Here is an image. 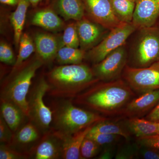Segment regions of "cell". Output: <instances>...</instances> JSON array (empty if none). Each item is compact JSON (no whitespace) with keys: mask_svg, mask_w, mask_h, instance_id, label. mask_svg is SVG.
<instances>
[{"mask_svg":"<svg viewBox=\"0 0 159 159\" xmlns=\"http://www.w3.org/2000/svg\"><path fill=\"white\" fill-rule=\"evenodd\" d=\"M49 93L57 97H76L99 81L93 70L84 65H63L49 74Z\"/></svg>","mask_w":159,"mask_h":159,"instance_id":"7a4b0ae2","label":"cell"},{"mask_svg":"<svg viewBox=\"0 0 159 159\" xmlns=\"http://www.w3.org/2000/svg\"><path fill=\"white\" fill-rule=\"evenodd\" d=\"M9 128L5 120L1 116L0 118V142L1 144L11 145L13 141L14 134Z\"/></svg>","mask_w":159,"mask_h":159,"instance_id":"1f68e13d","label":"cell"},{"mask_svg":"<svg viewBox=\"0 0 159 159\" xmlns=\"http://www.w3.org/2000/svg\"><path fill=\"white\" fill-rule=\"evenodd\" d=\"M107 120L94 124L91 131L117 135L123 137L127 141L130 139V133L126 125H123L118 122H109Z\"/></svg>","mask_w":159,"mask_h":159,"instance_id":"7402d4cb","label":"cell"},{"mask_svg":"<svg viewBox=\"0 0 159 159\" xmlns=\"http://www.w3.org/2000/svg\"><path fill=\"white\" fill-rule=\"evenodd\" d=\"M52 112L54 127L53 131L61 135L72 134L107 120L97 113L77 107L68 101L54 106Z\"/></svg>","mask_w":159,"mask_h":159,"instance_id":"3957f363","label":"cell"},{"mask_svg":"<svg viewBox=\"0 0 159 159\" xmlns=\"http://www.w3.org/2000/svg\"><path fill=\"white\" fill-rule=\"evenodd\" d=\"M138 154V157L143 159H159V151L155 148L139 145Z\"/></svg>","mask_w":159,"mask_h":159,"instance_id":"e575fe53","label":"cell"},{"mask_svg":"<svg viewBox=\"0 0 159 159\" xmlns=\"http://www.w3.org/2000/svg\"><path fill=\"white\" fill-rule=\"evenodd\" d=\"M135 94L128 84L121 79L94 84L76 96L80 105L107 115H121Z\"/></svg>","mask_w":159,"mask_h":159,"instance_id":"6da1fadb","label":"cell"},{"mask_svg":"<svg viewBox=\"0 0 159 159\" xmlns=\"http://www.w3.org/2000/svg\"><path fill=\"white\" fill-rule=\"evenodd\" d=\"M43 1L44 0H29L30 3L33 7H36Z\"/></svg>","mask_w":159,"mask_h":159,"instance_id":"f35d334b","label":"cell"},{"mask_svg":"<svg viewBox=\"0 0 159 159\" xmlns=\"http://www.w3.org/2000/svg\"><path fill=\"white\" fill-rule=\"evenodd\" d=\"M50 85L43 78L39 81L31 91L28 100L29 119L43 133L48 132L53 121V112L45 104L43 97L48 92Z\"/></svg>","mask_w":159,"mask_h":159,"instance_id":"5b68a950","label":"cell"},{"mask_svg":"<svg viewBox=\"0 0 159 159\" xmlns=\"http://www.w3.org/2000/svg\"><path fill=\"white\" fill-rule=\"evenodd\" d=\"M114 148L110 145H107V147L104 148L101 153L99 154L98 159H111L114 156Z\"/></svg>","mask_w":159,"mask_h":159,"instance_id":"d590c367","label":"cell"},{"mask_svg":"<svg viewBox=\"0 0 159 159\" xmlns=\"http://www.w3.org/2000/svg\"><path fill=\"white\" fill-rule=\"evenodd\" d=\"M45 136L36 146L31 151L30 157L35 159H56L61 157L60 139L52 131Z\"/></svg>","mask_w":159,"mask_h":159,"instance_id":"5bb4252c","label":"cell"},{"mask_svg":"<svg viewBox=\"0 0 159 159\" xmlns=\"http://www.w3.org/2000/svg\"><path fill=\"white\" fill-rule=\"evenodd\" d=\"M71 48H78L80 40L76 24L68 25L64 31L62 38V45Z\"/></svg>","mask_w":159,"mask_h":159,"instance_id":"4316f807","label":"cell"},{"mask_svg":"<svg viewBox=\"0 0 159 159\" xmlns=\"http://www.w3.org/2000/svg\"><path fill=\"white\" fill-rule=\"evenodd\" d=\"M19 51L11 74L16 72L34 51V47L31 38L26 33L22 34L19 43Z\"/></svg>","mask_w":159,"mask_h":159,"instance_id":"484cf974","label":"cell"},{"mask_svg":"<svg viewBox=\"0 0 159 159\" xmlns=\"http://www.w3.org/2000/svg\"><path fill=\"white\" fill-rule=\"evenodd\" d=\"M139 145H129L122 146L119 148L115 156L117 159H131L138 157Z\"/></svg>","mask_w":159,"mask_h":159,"instance_id":"4dcf8cb0","label":"cell"},{"mask_svg":"<svg viewBox=\"0 0 159 159\" xmlns=\"http://www.w3.org/2000/svg\"><path fill=\"white\" fill-rule=\"evenodd\" d=\"M30 4L29 0H19L16 9L11 13L10 20L14 30V41L16 48L19 46L27 10Z\"/></svg>","mask_w":159,"mask_h":159,"instance_id":"44dd1931","label":"cell"},{"mask_svg":"<svg viewBox=\"0 0 159 159\" xmlns=\"http://www.w3.org/2000/svg\"><path fill=\"white\" fill-rule=\"evenodd\" d=\"M56 56L58 62L63 65L78 64L82 62L85 53L82 49L63 46L60 48Z\"/></svg>","mask_w":159,"mask_h":159,"instance_id":"cb8c5ba5","label":"cell"},{"mask_svg":"<svg viewBox=\"0 0 159 159\" xmlns=\"http://www.w3.org/2000/svg\"><path fill=\"white\" fill-rule=\"evenodd\" d=\"M142 30L135 60L139 67H145L159 61V28L153 26Z\"/></svg>","mask_w":159,"mask_h":159,"instance_id":"ba28073f","label":"cell"},{"mask_svg":"<svg viewBox=\"0 0 159 159\" xmlns=\"http://www.w3.org/2000/svg\"><path fill=\"white\" fill-rule=\"evenodd\" d=\"M94 125L70 135H61L52 130L61 142L62 158L80 159V148L82 142Z\"/></svg>","mask_w":159,"mask_h":159,"instance_id":"4fadbf2b","label":"cell"},{"mask_svg":"<svg viewBox=\"0 0 159 159\" xmlns=\"http://www.w3.org/2000/svg\"><path fill=\"white\" fill-rule=\"evenodd\" d=\"M1 116L13 132L20 128L25 114L13 102L1 98Z\"/></svg>","mask_w":159,"mask_h":159,"instance_id":"e0dca14e","label":"cell"},{"mask_svg":"<svg viewBox=\"0 0 159 159\" xmlns=\"http://www.w3.org/2000/svg\"><path fill=\"white\" fill-rule=\"evenodd\" d=\"M0 61L8 64L14 65L16 62L13 51L6 43L1 42L0 44Z\"/></svg>","mask_w":159,"mask_h":159,"instance_id":"d6a6232c","label":"cell"},{"mask_svg":"<svg viewBox=\"0 0 159 159\" xmlns=\"http://www.w3.org/2000/svg\"><path fill=\"white\" fill-rule=\"evenodd\" d=\"M1 3L10 6H16L19 0H0Z\"/></svg>","mask_w":159,"mask_h":159,"instance_id":"74e56055","label":"cell"},{"mask_svg":"<svg viewBox=\"0 0 159 159\" xmlns=\"http://www.w3.org/2000/svg\"><path fill=\"white\" fill-rule=\"evenodd\" d=\"M16 132L11 145L14 142L21 145H29L36 142L39 138V129L31 121L19 129Z\"/></svg>","mask_w":159,"mask_h":159,"instance_id":"603a6c76","label":"cell"},{"mask_svg":"<svg viewBox=\"0 0 159 159\" xmlns=\"http://www.w3.org/2000/svg\"><path fill=\"white\" fill-rule=\"evenodd\" d=\"M85 10L97 24L111 30L121 22L114 12L110 0H82Z\"/></svg>","mask_w":159,"mask_h":159,"instance_id":"30bf717a","label":"cell"},{"mask_svg":"<svg viewBox=\"0 0 159 159\" xmlns=\"http://www.w3.org/2000/svg\"><path fill=\"white\" fill-rule=\"evenodd\" d=\"M128 1H131V2H134L136 3L138 0H128Z\"/></svg>","mask_w":159,"mask_h":159,"instance_id":"60d3db41","label":"cell"},{"mask_svg":"<svg viewBox=\"0 0 159 159\" xmlns=\"http://www.w3.org/2000/svg\"><path fill=\"white\" fill-rule=\"evenodd\" d=\"M114 12L122 23H132L136 3L128 0H110Z\"/></svg>","mask_w":159,"mask_h":159,"instance_id":"d4e9b609","label":"cell"},{"mask_svg":"<svg viewBox=\"0 0 159 159\" xmlns=\"http://www.w3.org/2000/svg\"><path fill=\"white\" fill-rule=\"evenodd\" d=\"M76 26L79 36L80 46L81 49L84 51L93 45L102 34L100 25L92 22L84 17L77 21Z\"/></svg>","mask_w":159,"mask_h":159,"instance_id":"9a60e30c","label":"cell"},{"mask_svg":"<svg viewBox=\"0 0 159 159\" xmlns=\"http://www.w3.org/2000/svg\"><path fill=\"white\" fill-rule=\"evenodd\" d=\"M43 64L42 60L36 58L24 66H22L13 73L15 75L1 90V98L17 106L28 118L29 111L27 95L32 80Z\"/></svg>","mask_w":159,"mask_h":159,"instance_id":"277c9868","label":"cell"},{"mask_svg":"<svg viewBox=\"0 0 159 159\" xmlns=\"http://www.w3.org/2000/svg\"><path fill=\"white\" fill-rule=\"evenodd\" d=\"M159 17V0H138L132 23L136 29L154 26Z\"/></svg>","mask_w":159,"mask_h":159,"instance_id":"8fae6325","label":"cell"},{"mask_svg":"<svg viewBox=\"0 0 159 159\" xmlns=\"http://www.w3.org/2000/svg\"><path fill=\"white\" fill-rule=\"evenodd\" d=\"M127 54L124 45L110 53L94 66L95 76L103 81L116 80L126 66Z\"/></svg>","mask_w":159,"mask_h":159,"instance_id":"9c48e42d","label":"cell"},{"mask_svg":"<svg viewBox=\"0 0 159 159\" xmlns=\"http://www.w3.org/2000/svg\"><path fill=\"white\" fill-rule=\"evenodd\" d=\"M31 23L34 25L50 31H58L62 29L64 23L52 9H46L35 12Z\"/></svg>","mask_w":159,"mask_h":159,"instance_id":"ac0fdd59","label":"cell"},{"mask_svg":"<svg viewBox=\"0 0 159 159\" xmlns=\"http://www.w3.org/2000/svg\"><path fill=\"white\" fill-rule=\"evenodd\" d=\"M125 125L130 133L137 138L155 134L157 131V122L139 117L129 118L125 121Z\"/></svg>","mask_w":159,"mask_h":159,"instance_id":"ffe728a7","label":"cell"},{"mask_svg":"<svg viewBox=\"0 0 159 159\" xmlns=\"http://www.w3.org/2000/svg\"><path fill=\"white\" fill-rule=\"evenodd\" d=\"M100 145L92 139L86 138L80 148V159H89L97 155L100 150Z\"/></svg>","mask_w":159,"mask_h":159,"instance_id":"83f0119b","label":"cell"},{"mask_svg":"<svg viewBox=\"0 0 159 159\" xmlns=\"http://www.w3.org/2000/svg\"><path fill=\"white\" fill-rule=\"evenodd\" d=\"M136 29L132 23H121L111 29L107 36L89 52V59L96 64L100 62L111 52L124 45Z\"/></svg>","mask_w":159,"mask_h":159,"instance_id":"8992f818","label":"cell"},{"mask_svg":"<svg viewBox=\"0 0 159 159\" xmlns=\"http://www.w3.org/2000/svg\"><path fill=\"white\" fill-rule=\"evenodd\" d=\"M146 119L155 122H159V102L156 106L148 114Z\"/></svg>","mask_w":159,"mask_h":159,"instance_id":"8d00e7d4","label":"cell"},{"mask_svg":"<svg viewBox=\"0 0 159 159\" xmlns=\"http://www.w3.org/2000/svg\"><path fill=\"white\" fill-rule=\"evenodd\" d=\"M137 143L140 146L155 148L159 151V134H155L137 138Z\"/></svg>","mask_w":159,"mask_h":159,"instance_id":"836d02e7","label":"cell"},{"mask_svg":"<svg viewBox=\"0 0 159 159\" xmlns=\"http://www.w3.org/2000/svg\"><path fill=\"white\" fill-rule=\"evenodd\" d=\"M56 7L60 14L66 20L78 21L84 15V5L82 0H56Z\"/></svg>","mask_w":159,"mask_h":159,"instance_id":"d6986e66","label":"cell"},{"mask_svg":"<svg viewBox=\"0 0 159 159\" xmlns=\"http://www.w3.org/2000/svg\"><path fill=\"white\" fill-rule=\"evenodd\" d=\"M35 48L40 58L48 61L56 56L60 48L56 38L52 34L38 33L34 39Z\"/></svg>","mask_w":159,"mask_h":159,"instance_id":"2e32d148","label":"cell"},{"mask_svg":"<svg viewBox=\"0 0 159 159\" xmlns=\"http://www.w3.org/2000/svg\"><path fill=\"white\" fill-rule=\"evenodd\" d=\"M159 102V89L142 93L129 102L121 115L127 117H140L152 110Z\"/></svg>","mask_w":159,"mask_h":159,"instance_id":"7c38bea8","label":"cell"},{"mask_svg":"<svg viewBox=\"0 0 159 159\" xmlns=\"http://www.w3.org/2000/svg\"><path fill=\"white\" fill-rule=\"evenodd\" d=\"M124 78L126 82L138 93L159 89V61L145 67L125 66Z\"/></svg>","mask_w":159,"mask_h":159,"instance_id":"52a82bcc","label":"cell"},{"mask_svg":"<svg viewBox=\"0 0 159 159\" xmlns=\"http://www.w3.org/2000/svg\"><path fill=\"white\" fill-rule=\"evenodd\" d=\"M157 125H158L157 131V134H159V122H157Z\"/></svg>","mask_w":159,"mask_h":159,"instance_id":"ab89813d","label":"cell"},{"mask_svg":"<svg viewBox=\"0 0 159 159\" xmlns=\"http://www.w3.org/2000/svg\"><path fill=\"white\" fill-rule=\"evenodd\" d=\"M120 137L121 136L117 135L92 132L90 130L86 137L92 139L100 146H102L110 145L115 143L119 140Z\"/></svg>","mask_w":159,"mask_h":159,"instance_id":"f1b7e54d","label":"cell"},{"mask_svg":"<svg viewBox=\"0 0 159 159\" xmlns=\"http://www.w3.org/2000/svg\"><path fill=\"white\" fill-rule=\"evenodd\" d=\"M30 157L29 152H20L12 149L10 146L1 144L0 146V159H23Z\"/></svg>","mask_w":159,"mask_h":159,"instance_id":"f546056e","label":"cell"}]
</instances>
